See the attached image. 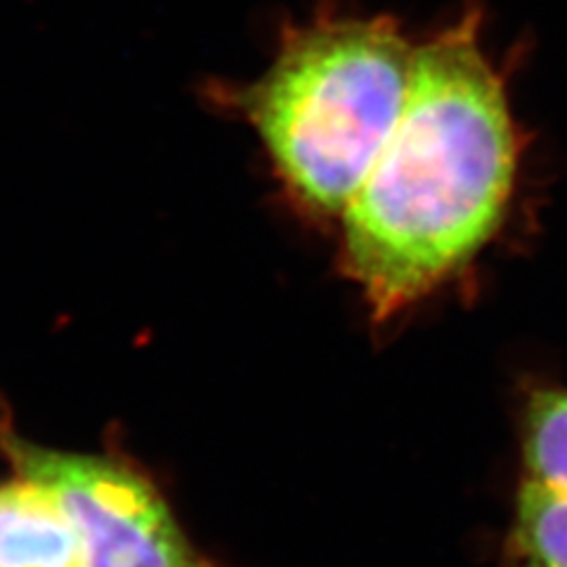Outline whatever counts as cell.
Returning a JSON list of instances; mask_svg holds the SVG:
<instances>
[{"label":"cell","instance_id":"cell-3","mask_svg":"<svg viewBox=\"0 0 567 567\" xmlns=\"http://www.w3.org/2000/svg\"><path fill=\"white\" fill-rule=\"evenodd\" d=\"M10 416L0 402V456L58 496L76 529L83 567H218L187 539L164 494L128 458L35 445Z\"/></svg>","mask_w":567,"mask_h":567},{"label":"cell","instance_id":"cell-1","mask_svg":"<svg viewBox=\"0 0 567 567\" xmlns=\"http://www.w3.org/2000/svg\"><path fill=\"white\" fill-rule=\"evenodd\" d=\"M485 12L416 41L402 112L339 220L341 272L377 322L468 270L506 229L529 145Z\"/></svg>","mask_w":567,"mask_h":567},{"label":"cell","instance_id":"cell-4","mask_svg":"<svg viewBox=\"0 0 567 567\" xmlns=\"http://www.w3.org/2000/svg\"><path fill=\"white\" fill-rule=\"evenodd\" d=\"M0 567H83L58 496L27 475L0 483Z\"/></svg>","mask_w":567,"mask_h":567},{"label":"cell","instance_id":"cell-2","mask_svg":"<svg viewBox=\"0 0 567 567\" xmlns=\"http://www.w3.org/2000/svg\"><path fill=\"white\" fill-rule=\"evenodd\" d=\"M414 50L395 17L319 8L284 27L262 76L216 97L258 135L289 208L331 227L395 126Z\"/></svg>","mask_w":567,"mask_h":567},{"label":"cell","instance_id":"cell-6","mask_svg":"<svg viewBox=\"0 0 567 567\" xmlns=\"http://www.w3.org/2000/svg\"><path fill=\"white\" fill-rule=\"evenodd\" d=\"M523 481L567 494V388H532L520 414Z\"/></svg>","mask_w":567,"mask_h":567},{"label":"cell","instance_id":"cell-5","mask_svg":"<svg viewBox=\"0 0 567 567\" xmlns=\"http://www.w3.org/2000/svg\"><path fill=\"white\" fill-rule=\"evenodd\" d=\"M502 567H567V494L523 481Z\"/></svg>","mask_w":567,"mask_h":567}]
</instances>
